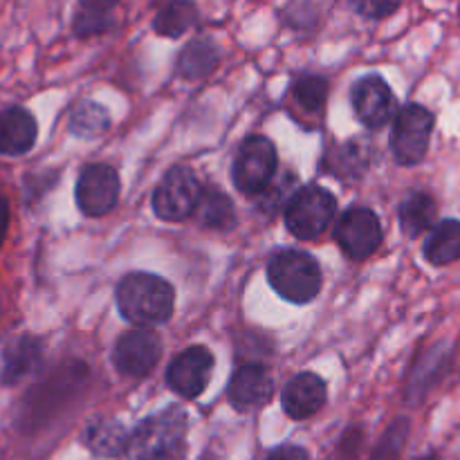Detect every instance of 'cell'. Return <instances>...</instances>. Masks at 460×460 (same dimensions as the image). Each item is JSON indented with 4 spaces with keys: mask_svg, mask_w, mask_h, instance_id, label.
Listing matches in <instances>:
<instances>
[{
    "mask_svg": "<svg viewBox=\"0 0 460 460\" xmlns=\"http://www.w3.org/2000/svg\"><path fill=\"white\" fill-rule=\"evenodd\" d=\"M434 112L420 103H407L398 111L391 130V153L402 166L425 160L434 133Z\"/></svg>",
    "mask_w": 460,
    "mask_h": 460,
    "instance_id": "obj_7",
    "label": "cell"
},
{
    "mask_svg": "<svg viewBox=\"0 0 460 460\" xmlns=\"http://www.w3.org/2000/svg\"><path fill=\"white\" fill-rule=\"evenodd\" d=\"M274 394V380L261 364H243L234 371L227 385L229 402L236 411H254L270 402Z\"/></svg>",
    "mask_w": 460,
    "mask_h": 460,
    "instance_id": "obj_13",
    "label": "cell"
},
{
    "mask_svg": "<svg viewBox=\"0 0 460 460\" xmlns=\"http://www.w3.org/2000/svg\"><path fill=\"white\" fill-rule=\"evenodd\" d=\"M326 404V382L317 373H296L281 394V407L292 420L313 418Z\"/></svg>",
    "mask_w": 460,
    "mask_h": 460,
    "instance_id": "obj_14",
    "label": "cell"
},
{
    "mask_svg": "<svg viewBox=\"0 0 460 460\" xmlns=\"http://www.w3.org/2000/svg\"><path fill=\"white\" fill-rule=\"evenodd\" d=\"M119 191V173L111 164H88L76 180V207L88 218H102L115 209Z\"/></svg>",
    "mask_w": 460,
    "mask_h": 460,
    "instance_id": "obj_9",
    "label": "cell"
},
{
    "mask_svg": "<svg viewBox=\"0 0 460 460\" xmlns=\"http://www.w3.org/2000/svg\"><path fill=\"white\" fill-rule=\"evenodd\" d=\"M202 196V184L191 166L178 164L164 173L151 198L153 211L160 220L180 223L196 214Z\"/></svg>",
    "mask_w": 460,
    "mask_h": 460,
    "instance_id": "obj_6",
    "label": "cell"
},
{
    "mask_svg": "<svg viewBox=\"0 0 460 460\" xmlns=\"http://www.w3.org/2000/svg\"><path fill=\"white\" fill-rule=\"evenodd\" d=\"M277 166L279 155L272 139L265 137V135H250V137L243 139L236 157H234V187L245 196L259 198L274 182Z\"/></svg>",
    "mask_w": 460,
    "mask_h": 460,
    "instance_id": "obj_5",
    "label": "cell"
},
{
    "mask_svg": "<svg viewBox=\"0 0 460 460\" xmlns=\"http://www.w3.org/2000/svg\"><path fill=\"white\" fill-rule=\"evenodd\" d=\"M407 436H409L407 418H398V420L386 429V434L382 436L380 445H377L376 454H373V460H398L404 443H407Z\"/></svg>",
    "mask_w": 460,
    "mask_h": 460,
    "instance_id": "obj_25",
    "label": "cell"
},
{
    "mask_svg": "<svg viewBox=\"0 0 460 460\" xmlns=\"http://www.w3.org/2000/svg\"><path fill=\"white\" fill-rule=\"evenodd\" d=\"M187 429L189 418L180 407L148 416L130 434L126 456L128 460H184Z\"/></svg>",
    "mask_w": 460,
    "mask_h": 460,
    "instance_id": "obj_2",
    "label": "cell"
},
{
    "mask_svg": "<svg viewBox=\"0 0 460 460\" xmlns=\"http://www.w3.org/2000/svg\"><path fill=\"white\" fill-rule=\"evenodd\" d=\"M292 97L305 112H322L328 99V81L317 75H304L292 84Z\"/></svg>",
    "mask_w": 460,
    "mask_h": 460,
    "instance_id": "obj_24",
    "label": "cell"
},
{
    "mask_svg": "<svg viewBox=\"0 0 460 460\" xmlns=\"http://www.w3.org/2000/svg\"><path fill=\"white\" fill-rule=\"evenodd\" d=\"M162 341L151 328H133L117 340L112 362L121 376L146 377L157 367Z\"/></svg>",
    "mask_w": 460,
    "mask_h": 460,
    "instance_id": "obj_11",
    "label": "cell"
},
{
    "mask_svg": "<svg viewBox=\"0 0 460 460\" xmlns=\"http://www.w3.org/2000/svg\"><path fill=\"white\" fill-rule=\"evenodd\" d=\"M349 3L359 16L371 18V21H382V18L398 12L402 0H349Z\"/></svg>",
    "mask_w": 460,
    "mask_h": 460,
    "instance_id": "obj_27",
    "label": "cell"
},
{
    "mask_svg": "<svg viewBox=\"0 0 460 460\" xmlns=\"http://www.w3.org/2000/svg\"><path fill=\"white\" fill-rule=\"evenodd\" d=\"M198 21H200V9L193 0H169L157 9L153 18V30L166 39H178L196 27Z\"/></svg>",
    "mask_w": 460,
    "mask_h": 460,
    "instance_id": "obj_20",
    "label": "cell"
},
{
    "mask_svg": "<svg viewBox=\"0 0 460 460\" xmlns=\"http://www.w3.org/2000/svg\"><path fill=\"white\" fill-rule=\"evenodd\" d=\"M130 436L115 418H94L84 429V445L97 458H117L128 449Z\"/></svg>",
    "mask_w": 460,
    "mask_h": 460,
    "instance_id": "obj_17",
    "label": "cell"
},
{
    "mask_svg": "<svg viewBox=\"0 0 460 460\" xmlns=\"http://www.w3.org/2000/svg\"><path fill=\"white\" fill-rule=\"evenodd\" d=\"M268 281L281 299L296 305L310 304L322 292V265L308 252L286 247L270 256Z\"/></svg>",
    "mask_w": 460,
    "mask_h": 460,
    "instance_id": "obj_3",
    "label": "cell"
},
{
    "mask_svg": "<svg viewBox=\"0 0 460 460\" xmlns=\"http://www.w3.org/2000/svg\"><path fill=\"white\" fill-rule=\"evenodd\" d=\"M9 229V200L4 196V191L0 189V247H3L4 238H7Z\"/></svg>",
    "mask_w": 460,
    "mask_h": 460,
    "instance_id": "obj_31",
    "label": "cell"
},
{
    "mask_svg": "<svg viewBox=\"0 0 460 460\" xmlns=\"http://www.w3.org/2000/svg\"><path fill=\"white\" fill-rule=\"evenodd\" d=\"M382 223L368 207H349L335 225V241L349 259L367 261L382 245Z\"/></svg>",
    "mask_w": 460,
    "mask_h": 460,
    "instance_id": "obj_8",
    "label": "cell"
},
{
    "mask_svg": "<svg viewBox=\"0 0 460 460\" xmlns=\"http://www.w3.org/2000/svg\"><path fill=\"white\" fill-rule=\"evenodd\" d=\"M111 126V115L97 102H81L70 115V133L79 139L102 137Z\"/></svg>",
    "mask_w": 460,
    "mask_h": 460,
    "instance_id": "obj_23",
    "label": "cell"
},
{
    "mask_svg": "<svg viewBox=\"0 0 460 460\" xmlns=\"http://www.w3.org/2000/svg\"><path fill=\"white\" fill-rule=\"evenodd\" d=\"M420 460H438L436 456H425V458H420Z\"/></svg>",
    "mask_w": 460,
    "mask_h": 460,
    "instance_id": "obj_32",
    "label": "cell"
},
{
    "mask_svg": "<svg viewBox=\"0 0 460 460\" xmlns=\"http://www.w3.org/2000/svg\"><path fill=\"white\" fill-rule=\"evenodd\" d=\"M112 13H99V12H88V9H79L75 16V30L76 36H94L106 31L108 27H112Z\"/></svg>",
    "mask_w": 460,
    "mask_h": 460,
    "instance_id": "obj_26",
    "label": "cell"
},
{
    "mask_svg": "<svg viewBox=\"0 0 460 460\" xmlns=\"http://www.w3.org/2000/svg\"><path fill=\"white\" fill-rule=\"evenodd\" d=\"M436 214H438V207L434 198L425 191H413L404 198L398 209L400 227L409 238H418L434 227Z\"/></svg>",
    "mask_w": 460,
    "mask_h": 460,
    "instance_id": "obj_21",
    "label": "cell"
},
{
    "mask_svg": "<svg viewBox=\"0 0 460 460\" xmlns=\"http://www.w3.org/2000/svg\"><path fill=\"white\" fill-rule=\"evenodd\" d=\"M39 126L27 108L12 106L0 112V155L18 157L34 148Z\"/></svg>",
    "mask_w": 460,
    "mask_h": 460,
    "instance_id": "obj_16",
    "label": "cell"
},
{
    "mask_svg": "<svg viewBox=\"0 0 460 460\" xmlns=\"http://www.w3.org/2000/svg\"><path fill=\"white\" fill-rule=\"evenodd\" d=\"M196 218L207 229L232 232L236 227V209H234L232 198L218 187H205L200 202H198Z\"/></svg>",
    "mask_w": 460,
    "mask_h": 460,
    "instance_id": "obj_19",
    "label": "cell"
},
{
    "mask_svg": "<svg viewBox=\"0 0 460 460\" xmlns=\"http://www.w3.org/2000/svg\"><path fill=\"white\" fill-rule=\"evenodd\" d=\"M425 259L436 268L460 259V220H443L429 232L425 241Z\"/></svg>",
    "mask_w": 460,
    "mask_h": 460,
    "instance_id": "obj_22",
    "label": "cell"
},
{
    "mask_svg": "<svg viewBox=\"0 0 460 460\" xmlns=\"http://www.w3.org/2000/svg\"><path fill=\"white\" fill-rule=\"evenodd\" d=\"M214 364L216 359L207 346H189L166 368V385L187 400L200 398L211 380Z\"/></svg>",
    "mask_w": 460,
    "mask_h": 460,
    "instance_id": "obj_10",
    "label": "cell"
},
{
    "mask_svg": "<svg viewBox=\"0 0 460 460\" xmlns=\"http://www.w3.org/2000/svg\"><path fill=\"white\" fill-rule=\"evenodd\" d=\"M119 0H79L81 9H88V12H99V13H112V9L117 7Z\"/></svg>",
    "mask_w": 460,
    "mask_h": 460,
    "instance_id": "obj_30",
    "label": "cell"
},
{
    "mask_svg": "<svg viewBox=\"0 0 460 460\" xmlns=\"http://www.w3.org/2000/svg\"><path fill=\"white\" fill-rule=\"evenodd\" d=\"M265 460H310L308 452L296 445H283V447H277L272 454H270Z\"/></svg>",
    "mask_w": 460,
    "mask_h": 460,
    "instance_id": "obj_29",
    "label": "cell"
},
{
    "mask_svg": "<svg viewBox=\"0 0 460 460\" xmlns=\"http://www.w3.org/2000/svg\"><path fill=\"white\" fill-rule=\"evenodd\" d=\"M218 61L220 49L216 40L198 36L182 48L178 61H175V72L187 81H200L218 67Z\"/></svg>",
    "mask_w": 460,
    "mask_h": 460,
    "instance_id": "obj_18",
    "label": "cell"
},
{
    "mask_svg": "<svg viewBox=\"0 0 460 460\" xmlns=\"http://www.w3.org/2000/svg\"><path fill=\"white\" fill-rule=\"evenodd\" d=\"M119 314L137 328H155L169 322L175 310V290L166 279L148 272H130L117 283Z\"/></svg>",
    "mask_w": 460,
    "mask_h": 460,
    "instance_id": "obj_1",
    "label": "cell"
},
{
    "mask_svg": "<svg viewBox=\"0 0 460 460\" xmlns=\"http://www.w3.org/2000/svg\"><path fill=\"white\" fill-rule=\"evenodd\" d=\"M335 162L337 166H332V171H335L337 175H344L346 173V164L353 166V173L359 175L364 171V166H367V157H364V153L359 151L358 144H344V146H337L335 148Z\"/></svg>",
    "mask_w": 460,
    "mask_h": 460,
    "instance_id": "obj_28",
    "label": "cell"
},
{
    "mask_svg": "<svg viewBox=\"0 0 460 460\" xmlns=\"http://www.w3.org/2000/svg\"><path fill=\"white\" fill-rule=\"evenodd\" d=\"M43 364V344L36 337L22 335L9 341L0 355V382L7 386L18 385L34 376Z\"/></svg>",
    "mask_w": 460,
    "mask_h": 460,
    "instance_id": "obj_15",
    "label": "cell"
},
{
    "mask_svg": "<svg viewBox=\"0 0 460 460\" xmlns=\"http://www.w3.org/2000/svg\"><path fill=\"white\" fill-rule=\"evenodd\" d=\"M353 111L358 119L367 128L380 130L394 119L395 112V94L380 75H367L355 81L353 93H350Z\"/></svg>",
    "mask_w": 460,
    "mask_h": 460,
    "instance_id": "obj_12",
    "label": "cell"
},
{
    "mask_svg": "<svg viewBox=\"0 0 460 460\" xmlns=\"http://www.w3.org/2000/svg\"><path fill=\"white\" fill-rule=\"evenodd\" d=\"M337 214V200L319 184L299 187L283 209L288 232L299 241H314L322 236Z\"/></svg>",
    "mask_w": 460,
    "mask_h": 460,
    "instance_id": "obj_4",
    "label": "cell"
}]
</instances>
